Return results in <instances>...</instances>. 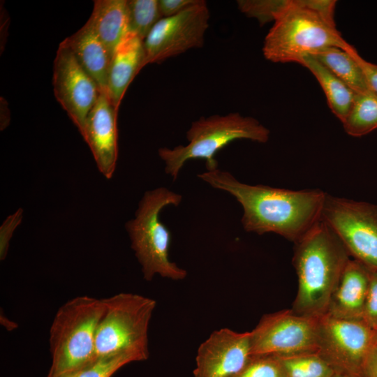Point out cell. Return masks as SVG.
<instances>
[{
  "label": "cell",
  "mask_w": 377,
  "mask_h": 377,
  "mask_svg": "<svg viewBox=\"0 0 377 377\" xmlns=\"http://www.w3.org/2000/svg\"><path fill=\"white\" fill-rule=\"evenodd\" d=\"M198 177L235 198L242 207L241 221L247 232H272L295 243L322 219L327 193L320 189L294 191L250 185L219 169L206 171Z\"/></svg>",
  "instance_id": "obj_1"
},
{
  "label": "cell",
  "mask_w": 377,
  "mask_h": 377,
  "mask_svg": "<svg viewBox=\"0 0 377 377\" xmlns=\"http://www.w3.org/2000/svg\"><path fill=\"white\" fill-rule=\"evenodd\" d=\"M294 244L293 263L298 290L292 309L300 315L319 317L327 313L350 256L322 219Z\"/></svg>",
  "instance_id": "obj_2"
},
{
  "label": "cell",
  "mask_w": 377,
  "mask_h": 377,
  "mask_svg": "<svg viewBox=\"0 0 377 377\" xmlns=\"http://www.w3.org/2000/svg\"><path fill=\"white\" fill-rule=\"evenodd\" d=\"M350 44L335 22L316 10L311 0H289L266 35L263 53L274 63H300L306 55L330 47L345 50Z\"/></svg>",
  "instance_id": "obj_3"
},
{
  "label": "cell",
  "mask_w": 377,
  "mask_h": 377,
  "mask_svg": "<svg viewBox=\"0 0 377 377\" xmlns=\"http://www.w3.org/2000/svg\"><path fill=\"white\" fill-rule=\"evenodd\" d=\"M104 311L103 299L73 297L57 310L50 330L52 362L47 375L77 372L96 359L97 328Z\"/></svg>",
  "instance_id": "obj_4"
},
{
  "label": "cell",
  "mask_w": 377,
  "mask_h": 377,
  "mask_svg": "<svg viewBox=\"0 0 377 377\" xmlns=\"http://www.w3.org/2000/svg\"><path fill=\"white\" fill-rule=\"evenodd\" d=\"M269 133L267 128L253 117L237 112L214 114L192 122L186 132V145L159 148L158 154L165 163V173L175 180L188 161L202 159L207 171H213L218 169L214 156L226 145L239 139L265 143Z\"/></svg>",
  "instance_id": "obj_5"
},
{
  "label": "cell",
  "mask_w": 377,
  "mask_h": 377,
  "mask_svg": "<svg viewBox=\"0 0 377 377\" xmlns=\"http://www.w3.org/2000/svg\"><path fill=\"white\" fill-rule=\"evenodd\" d=\"M182 196L165 187L145 192L140 200L135 217L125 228L142 269L144 279L151 281L156 275L173 281H181L187 272L169 258L171 234L160 220V213L167 206L177 207Z\"/></svg>",
  "instance_id": "obj_6"
},
{
  "label": "cell",
  "mask_w": 377,
  "mask_h": 377,
  "mask_svg": "<svg viewBox=\"0 0 377 377\" xmlns=\"http://www.w3.org/2000/svg\"><path fill=\"white\" fill-rule=\"evenodd\" d=\"M104 311L96 337V358L121 353L149 358V325L156 308L154 299L119 293L103 299Z\"/></svg>",
  "instance_id": "obj_7"
},
{
  "label": "cell",
  "mask_w": 377,
  "mask_h": 377,
  "mask_svg": "<svg viewBox=\"0 0 377 377\" xmlns=\"http://www.w3.org/2000/svg\"><path fill=\"white\" fill-rule=\"evenodd\" d=\"M322 220L353 259L377 270V205L327 193Z\"/></svg>",
  "instance_id": "obj_8"
},
{
  "label": "cell",
  "mask_w": 377,
  "mask_h": 377,
  "mask_svg": "<svg viewBox=\"0 0 377 377\" xmlns=\"http://www.w3.org/2000/svg\"><path fill=\"white\" fill-rule=\"evenodd\" d=\"M375 330L362 320L318 318V353L337 373L363 377Z\"/></svg>",
  "instance_id": "obj_9"
},
{
  "label": "cell",
  "mask_w": 377,
  "mask_h": 377,
  "mask_svg": "<svg viewBox=\"0 0 377 377\" xmlns=\"http://www.w3.org/2000/svg\"><path fill=\"white\" fill-rule=\"evenodd\" d=\"M318 318L293 309L264 315L250 332L252 355L286 357L318 352Z\"/></svg>",
  "instance_id": "obj_10"
},
{
  "label": "cell",
  "mask_w": 377,
  "mask_h": 377,
  "mask_svg": "<svg viewBox=\"0 0 377 377\" xmlns=\"http://www.w3.org/2000/svg\"><path fill=\"white\" fill-rule=\"evenodd\" d=\"M209 17L203 0L176 15L162 17L144 40L145 65L161 63L191 49L202 47Z\"/></svg>",
  "instance_id": "obj_11"
},
{
  "label": "cell",
  "mask_w": 377,
  "mask_h": 377,
  "mask_svg": "<svg viewBox=\"0 0 377 377\" xmlns=\"http://www.w3.org/2000/svg\"><path fill=\"white\" fill-rule=\"evenodd\" d=\"M52 85L56 99L82 135L101 91L63 42L54 60Z\"/></svg>",
  "instance_id": "obj_12"
},
{
  "label": "cell",
  "mask_w": 377,
  "mask_h": 377,
  "mask_svg": "<svg viewBox=\"0 0 377 377\" xmlns=\"http://www.w3.org/2000/svg\"><path fill=\"white\" fill-rule=\"evenodd\" d=\"M252 355L250 332H213L199 346L193 377H233Z\"/></svg>",
  "instance_id": "obj_13"
},
{
  "label": "cell",
  "mask_w": 377,
  "mask_h": 377,
  "mask_svg": "<svg viewBox=\"0 0 377 377\" xmlns=\"http://www.w3.org/2000/svg\"><path fill=\"white\" fill-rule=\"evenodd\" d=\"M118 110L108 95L101 92L87 118L82 136L89 145L99 172L110 179L118 156Z\"/></svg>",
  "instance_id": "obj_14"
},
{
  "label": "cell",
  "mask_w": 377,
  "mask_h": 377,
  "mask_svg": "<svg viewBox=\"0 0 377 377\" xmlns=\"http://www.w3.org/2000/svg\"><path fill=\"white\" fill-rule=\"evenodd\" d=\"M369 269L350 258L335 288L325 314L345 320H362Z\"/></svg>",
  "instance_id": "obj_15"
},
{
  "label": "cell",
  "mask_w": 377,
  "mask_h": 377,
  "mask_svg": "<svg viewBox=\"0 0 377 377\" xmlns=\"http://www.w3.org/2000/svg\"><path fill=\"white\" fill-rule=\"evenodd\" d=\"M145 66L144 40L129 32L114 51L108 74L106 94L118 110L129 84Z\"/></svg>",
  "instance_id": "obj_16"
},
{
  "label": "cell",
  "mask_w": 377,
  "mask_h": 377,
  "mask_svg": "<svg viewBox=\"0 0 377 377\" xmlns=\"http://www.w3.org/2000/svg\"><path fill=\"white\" fill-rule=\"evenodd\" d=\"M72 51L101 92L106 93L111 57L97 35L87 24L62 41Z\"/></svg>",
  "instance_id": "obj_17"
},
{
  "label": "cell",
  "mask_w": 377,
  "mask_h": 377,
  "mask_svg": "<svg viewBox=\"0 0 377 377\" xmlns=\"http://www.w3.org/2000/svg\"><path fill=\"white\" fill-rule=\"evenodd\" d=\"M86 22L108 50L111 59L128 31L127 0H96Z\"/></svg>",
  "instance_id": "obj_18"
},
{
  "label": "cell",
  "mask_w": 377,
  "mask_h": 377,
  "mask_svg": "<svg viewBox=\"0 0 377 377\" xmlns=\"http://www.w3.org/2000/svg\"><path fill=\"white\" fill-rule=\"evenodd\" d=\"M299 64L315 76L326 96L330 110L343 123L350 111L356 94L314 57L306 55Z\"/></svg>",
  "instance_id": "obj_19"
},
{
  "label": "cell",
  "mask_w": 377,
  "mask_h": 377,
  "mask_svg": "<svg viewBox=\"0 0 377 377\" xmlns=\"http://www.w3.org/2000/svg\"><path fill=\"white\" fill-rule=\"evenodd\" d=\"M311 56L325 66L355 94L372 92L360 66L347 51L330 47L320 50Z\"/></svg>",
  "instance_id": "obj_20"
},
{
  "label": "cell",
  "mask_w": 377,
  "mask_h": 377,
  "mask_svg": "<svg viewBox=\"0 0 377 377\" xmlns=\"http://www.w3.org/2000/svg\"><path fill=\"white\" fill-rule=\"evenodd\" d=\"M345 132L353 137L367 135L377 128V96L356 94L353 106L342 123Z\"/></svg>",
  "instance_id": "obj_21"
},
{
  "label": "cell",
  "mask_w": 377,
  "mask_h": 377,
  "mask_svg": "<svg viewBox=\"0 0 377 377\" xmlns=\"http://www.w3.org/2000/svg\"><path fill=\"white\" fill-rule=\"evenodd\" d=\"M286 377H331L335 371L318 352L279 357Z\"/></svg>",
  "instance_id": "obj_22"
},
{
  "label": "cell",
  "mask_w": 377,
  "mask_h": 377,
  "mask_svg": "<svg viewBox=\"0 0 377 377\" xmlns=\"http://www.w3.org/2000/svg\"><path fill=\"white\" fill-rule=\"evenodd\" d=\"M128 31L145 40L162 18L158 0H127Z\"/></svg>",
  "instance_id": "obj_23"
},
{
  "label": "cell",
  "mask_w": 377,
  "mask_h": 377,
  "mask_svg": "<svg viewBox=\"0 0 377 377\" xmlns=\"http://www.w3.org/2000/svg\"><path fill=\"white\" fill-rule=\"evenodd\" d=\"M140 359L131 353H121L96 357L81 369L77 377H112L124 365L139 362Z\"/></svg>",
  "instance_id": "obj_24"
},
{
  "label": "cell",
  "mask_w": 377,
  "mask_h": 377,
  "mask_svg": "<svg viewBox=\"0 0 377 377\" xmlns=\"http://www.w3.org/2000/svg\"><path fill=\"white\" fill-rule=\"evenodd\" d=\"M289 0H239V10L250 17L256 18L261 25L274 21L284 10Z\"/></svg>",
  "instance_id": "obj_25"
},
{
  "label": "cell",
  "mask_w": 377,
  "mask_h": 377,
  "mask_svg": "<svg viewBox=\"0 0 377 377\" xmlns=\"http://www.w3.org/2000/svg\"><path fill=\"white\" fill-rule=\"evenodd\" d=\"M233 377H286V373L279 357L253 355L244 367Z\"/></svg>",
  "instance_id": "obj_26"
},
{
  "label": "cell",
  "mask_w": 377,
  "mask_h": 377,
  "mask_svg": "<svg viewBox=\"0 0 377 377\" xmlns=\"http://www.w3.org/2000/svg\"><path fill=\"white\" fill-rule=\"evenodd\" d=\"M362 320L373 330H377V270L375 269H369V282Z\"/></svg>",
  "instance_id": "obj_27"
},
{
  "label": "cell",
  "mask_w": 377,
  "mask_h": 377,
  "mask_svg": "<svg viewBox=\"0 0 377 377\" xmlns=\"http://www.w3.org/2000/svg\"><path fill=\"white\" fill-rule=\"evenodd\" d=\"M22 213V209H17L6 218L0 228V258L1 260L7 256L10 240L15 230L21 223Z\"/></svg>",
  "instance_id": "obj_28"
},
{
  "label": "cell",
  "mask_w": 377,
  "mask_h": 377,
  "mask_svg": "<svg viewBox=\"0 0 377 377\" xmlns=\"http://www.w3.org/2000/svg\"><path fill=\"white\" fill-rule=\"evenodd\" d=\"M344 50L347 51L356 61L362 71L369 89L377 96V65L363 59L351 45H349Z\"/></svg>",
  "instance_id": "obj_29"
},
{
  "label": "cell",
  "mask_w": 377,
  "mask_h": 377,
  "mask_svg": "<svg viewBox=\"0 0 377 377\" xmlns=\"http://www.w3.org/2000/svg\"><path fill=\"white\" fill-rule=\"evenodd\" d=\"M198 0H158L162 17L176 15L197 3Z\"/></svg>",
  "instance_id": "obj_30"
},
{
  "label": "cell",
  "mask_w": 377,
  "mask_h": 377,
  "mask_svg": "<svg viewBox=\"0 0 377 377\" xmlns=\"http://www.w3.org/2000/svg\"><path fill=\"white\" fill-rule=\"evenodd\" d=\"M363 377H377V348L374 347L364 368Z\"/></svg>",
  "instance_id": "obj_31"
},
{
  "label": "cell",
  "mask_w": 377,
  "mask_h": 377,
  "mask_svg": "<svg viewBox=\"0 0 377 377\" xmlns=\"http://www.w3.org/2000/svg\"><path fill=\"white\" fill-rule=\"evenodd\" d=\"M10 121V114L8 104L3 98H1V130L5 129Z\"/></svg>",
  "instance_id": "obj_32"
},
{
  "label": "cell",
  "mask_w": 377,
  "mask_h": 377,
  "mask_svg": "<svg viewBox=\"0 0 377 377\" xmlns=\"http://www.w3.org/2000/svg\"><path fill=\"white\" fill-rule=\"evenodd\" d=\"M79 371L77 372H68V373H64L59 375L55 376H49L47 375L46 377H77Z\"/></svg>",
  "instance_id": "obj_33"
},
{
  "label": "cell",
  "mask_w": 377,
  "mask_h": 377,
  "mask_svg": "<svg viewBox=\"0 0 377 377\" xmlns=\"http://www.w3.org/2000/svg\"><path fill=\"white\" fill-rule=\"evenodd\" d=\"M331 377H355L348 374L335 372Z\"/></svg>",
  "instance_id": "obj_34"
},
{
  "label": "cell",
  "mask_w": 377,
  "mask_h": 377,
  "mask_svg": "<svg viewBox=\"0 0 377 377\" xmlns=\"http://www.w3.org/2000/svg\"><path fill=\"white\" fill-rule=\"evenodd\" d=\"M374 347L377 348V330H375L374 340Z\"/></svg>",
  "instance_id": "obj_35"
}]
</instances>
